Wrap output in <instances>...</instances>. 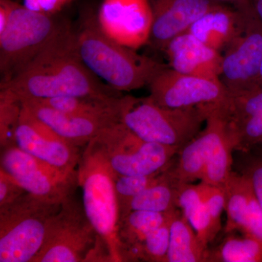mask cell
Wrapping results in <instances>:
<instances>
[{"label": "cell", "mask_w": 262, "mask_h": 262, "mask_svg": "<svg viewBox=\"0 0 262 262\" xmlns=\"http://www.w3.org/2000/svg\"><path fill=\"white\" fill-rule=\"evenodd\" d=\"M208 247L180 210L172 213L168 262H206Z\"/></svg>", "instance_id": "obj_21"}, {"label": "cell", "mask_w": 262, "mask_h": 262, "mask_svg": "<svg viewBox=\"0 0 262 262\" xmlns=\"http://www.w3.org/2000/svg\"><path fill=\"white\" fill-rule=\"evenodd\" d=\"M234 151L248 153L262 146V114L232 125Z\"/></svg>", "instance_id": "obj_29"}, {"label": "cell", "mask_w": 262, "mask_h": 262, "mask_svg": "<svg viewBox=\"0 0 262 262\" xmlns=\"http://www.w3.org/2000/svg\"><path fill=\"white\" fill-rule=\"evenodd\" d=\"M258 83L260 87H262V61L261 67H260L259 75H258Z\"/></svg>", "instance_id": "obj_36"}, {"label": "cell", "mask_w": 262, "mask_h": 262, "mask_svg": "<svg viewBox=\"0 0 262 262\" xmlns=\"http://www.w3.org/2000/svg\"><path fill=\"white\" fill-rule=\"evenodd\" d=\"M78 24L76 37L81 59L94 75L117 91L129 92L148 86L167 67L110 39L100 28L97 12L92 8L82 10Z\"/></svg>", "instance_id": "obj_2"}, {"label": "cell", "mask_w": 262, "mask_h": 262, "mask_svg": "<svg viewBox=\"0 0 262 262\" xmlns=\"http://www.w3.org/2000/svg\"><path fill=\"white\" fill-rule=\"evenodd\" d=\"M26 192L13 177L0 168V207L13 203Z\"/></svg>", "instance_id": "obj_32"}, {"label": "cell", "mask_w": 262, "mask_h": 262, "mask_svg": "<svg viewBox=\"0 0 262 262\" xmlns=\"http://www.w3.org/2000/svg\"><path fill=\"white\" fill-rule=\"evenodd\" d=\"M247 14L242 7L217 3L200 17L187 32L215 51H225L244 31Z\"/></svg>", "instance_id": "obj_19"}, {"label": "cell", "mask_w": 262, "mask_h": 262, "mask_svg": "<svg viewBox=\"0 0 262 262\" xmlns=\"http://www.w3.org/2000/svg\"><path fill=\"white\" fill-rule=\"evenodd\" d=\"M241 173L251 182L253 192L262 209V158H248Z\"/></svg>", "instance_id": "obj_31"}, {"label": "cell", "mask_w": 262, "mask_h": 262, "mask_svg": "<svg viewBox=\"0 0 262 262\" xmlns=\"http://www.w3.org/2000/svg\"><path fill=\"white\" fill-rule=\"evenodd\" d=\"M260 157H261V158H262V155H261V156H260Z\"/></svg>", "instance_id": "obj_37"}, {"label": "cell", "mask_w": 262, "mask_h": 262, "mask_svg": "<svg viewBox=\"0 0 262 262\" xmlns=\"http://www.w3.org/2000/svg\"><path fill=\"white\" fill-rule=\"evenodd\" d=\"M168 168L158 182L119 208V220L133 211L169 213L178 209L177 194L180 184L172 178Z\"/></svg>", "instance_id": "obj_20"}, {"label": "cell", "mask_w": 262, "mask_h": 262, "mask_svg": "<svg viewBox=\"0 0 262 262\" xmlns=\"http://www.w3.org/2000/svg\"><path fill=\"white\" fill-rule=\"evenodd\" d=\"M15 142L20 149L55 168L77 171L82 155L80 148L57 135L24 106Z\"/></svg>", "instance_id": "obj_13"}, {"label": "cell", "mask_w": 262, "mask_h": 262, "mask_svg": "<svg viewBox=\"0 0 262 262\" xmlns=\"http://www.w3.org/2000/svg\"><path fill=\"white\" fill-rule=\"evenodd\" d=\"M26 192L41 199L61 203L73 195L79 184L77 171L55 168L16 145L1 150V168Z\"/></svg>", "instance_id": "obj_9"}, {"label": "cell", "mask_w": 262, "mask_h": 262, "mask_svg": "<svg viewBox=\"0 0 262 262\" xmlns=\"http://www.w3.org/2000/svg\"><path fill=\"white\" fill-rule=\"evenodd\" d=\"M72 0H24L29 9L48 15H56Z\"/></svg>", "instance_id": "obj_33"}, {"label": "cell", "mask_w": 262, "mask_h": 262, "mask_svg": "<svg viewBox=\"0 0 262 262\" xmlns=\"http://www.w3.org/2000/svg\"><path fill=\"white\" fill-rule=\"evenodd\" d=\"M23 103L8 89H0V144L1 149L15 145V136Z\"/></svg>", "instance_id": "obj_27"}, {"label": "cell", "mask_w": 262, "mask_h": 262, "mask_svg": "<svg viewBox=\"0 0 262 262\" xmlns=\"http://www.w3.org/2000/svg\"><path fill=\"white\" fill-rule=\"evenodd\" d=\"M210 105L198 107H164L149 96H122L119 121L143 140L180 151L206 123Z\"/></svg>", "instance_id": "obj_3"}, {"label": "cell", "mask_w": 262, "mask_h": 262, "mask_svg": "<svg viewBox=\"0 0 262 262\" xmlns=\"http://www.w3.org/2000/svg\"><path fill=\"white\" fill-rule=\"evenodd\" d=\"M170 213L133 211L120 219L117 237L120 245L121 258L125 250L140 245L150 233L166 222Z\"/></svg>", "instance_id": "obj_23"}, {"label": "cell", "mask_w": 262, "mask_h": 262, "mask_svg": "<svg viewBox=\"0 0 262 262\" xmlns=\"http://www.w3.org/2000/svg\"><path fill=\"white\" fill-rule=\"evenodd\" d=\"M256 20L262 25V0H250L243 3Z\"/></svg>", "instance_id": "obj_34"}, {"label": "cell", "mask_w": 262, "mask_h": 262, "mask_svg": "<svg viewBox=\"0 0 262 262\" xmlns=\"http://www.w3.org/2000/svg\"><path fill=\"white\" fill-rule=\"evenodd\" d=\"M117 175L160 173L171 165L178 150L143 140L120 122L103 128L91 141Z\"/></svg>", "instance_id": "obj_8"}, {"label": "cell", "mask_w": 262, "mask_h": 262, "mask_svg": "<svg viewBox=\"0 0 262 262\" xmlns=\"http://www.w3.org/2000/svg\"><path fill=\"white\" fill-rule=\"evenodd\" d=\"M20 100L75 96L110 98L122 93L98 78L84 64L77 47L76 29L63 19L42 51L20 73L1 82Z\"/></svg>", "instance_id": "obj_1"}, {"label": "cell", "mask_w": 262, "mask_h": 262, "mask_svg": "<svg viewBox=\"0 0 262 262\" xmlns=\"http://www.w3.org/2000/svg\"><path fill=\"white\" fill-rule=\"evenodd\" d=\"M20 101L29 113L44 122L57 135L77 147H84L103 128L120 122L114 119L80 116L62 113L31 98Z\"/></svg>", "instance_id": "obj_18"}, {"label": "cell", "mask_w": 262, "mask_h": 262, "mask_svg": "<svg viewBox=\"0 0 262 262\" xmlns=\"http://www.w3.org/2000/svg\"><path fill=\"white\" fill-rule=\"evenodd\" d=\"M224 189L227 212L225 233L241 232L262 239V209L247 177L232 172Z\"/></svg>", "instance_id": "obj_16"}, {"label": "cell", "mask_w": 262, "mask_h": 262, "mask_svg": "<svg viewBox=\"0 0 262 262\" xmlns=\"http://www.w3.org/2000/svg\"><path fill=\"white\" fill-rule=\"evenodd\" d=\"M121 96L102 98L67 96L34 100L62 113L80 116L114 119L119 121V103Z\"/></svg>", "instance_id": "obj_22"}, {"label": "cell", "mask_w": 262, "mask_h": 262, "mask_svg": "<svg viewBox=\"0 0 262 262\" xmlns=\"http://www.w3.org/2000/svg\"><path fill=\"white\" fill-rule=\"evenodd\" d=\"M233 151V129L230 122L228 130L222 136L207 161L201 182L224 189L233 172L232 170Z\"/></svg>", "instance_id": "obj_25"}, {"label": "cell", "mask_w": 262, "mask_h": 262, "mask_svg": "<svg viewBox=\"0 0 262 262\" xmlns=\"http://www.w3.org/2000/svg\"><path fill=\"white\" fill-rule=\"evenodd\" d=\"M153 15L149 42L164 51L168 42L218 3L211 0H148Z\"/></svg>", "instance_id": "obj_15"}, {"label": "cell", "mask_w": 262, "mask_h": 262, "mask_svg": "<svg viewBox=\"0 0 262 262\" xmlns=\"http://www.w3.org/2000/svg\"><path fill=\"white\" fill-rule=\"evenodd\" d=\"M61 204L26 192L0 207V262H32L42 247L48 222Z\"/></svg>", "instance_id": "obj_6"}, {"label": "cell", "mask_w": 262, "mask_h": 262, "mask_svg": "<svg viewBox=\"0 0 262 262\" xmlns=\"http://www.w3.org/2000/svg\"><path fill=\"white\" fill-rule=\"evenodd\" d=\"M149 97L164 107L184 108L220 104L227 91L220 79L181 73L165 67L148 84Z\"/></svg>", "instance_id": "obj_10"}, {"label": "cell", "mask_w": 262, "mask_h": 262, "mask_svg": "<svg viewBox=\"0 0 262 262\" xmlns=\"http://www.w3.org/2000/svg\"><path fill=\"white\" fill-rule=\"evenodd\" d=\"M110 261L82 203L73 195L50 219L42 247L32 262Z\"/></svg>", "instance_id": "obj_5"}, {"label": "cell", "mask_w": 262, "mask_h": 262, "mask_svg": "<svg viewBox=\"0 0 262 262\" xmlns=\"http://www.w3.org/2000/svg\"><path fill=\"white\" fill-rule=\"evenodd\" d=\"M214 248H208L206 262H262V239L228 234Z\"/></svg>", "instance_id": "obj_24"}, {"label": "cell", "mask_w": 262, "mask_h": 262, "mask_svg": "<svg viewBox=\"0 0 262 262\" xmlns=\"http://www.w3.org/2000/svg\"><path fill=\"white\" fill-rule=\"evenodd\" d=\"M164 51L168 58L169 67L177 72L206 78L220 79L222 53L208 47L191 33L183 32L174 37Z\"/></svg>", "instance_id": "obj_17"}, {"label": "cell", "mask_w": 262, "mask_h": 262, "mask_svg": "<svg viewBox=\"0 0 262 262\" xmlns=\"http://www.w3.org/2000/svg\"><path fill=\"white\" fill-rule=\"evenodd\" d=\"M173 213H170L168 220L161 227L150 233L146 239L139 245L141 261L168 262L170 223Z\"/></svg>", "instance_id": "obj_28"}, {"label": "cell", "mask_w": 262, "mask_h": 262, "mask_svg": "<svg viewBox=\"0 0 262 262\" xmlns=\"http://www.w3.org/2000/svg\"><path fill=\"white\" fill-rule=\"evenodd\" d=\"M222 108L232 125L262 114V87L227 92Z\"/></svg>", "instance_id": "obj_26"}, {"label": "cell", "mask_w": 262, "mask_h": 262, "mask_svg": "<svg viewBox=\"0 0 262 262\" xmlns=\"http://www.w3.org/2000/svg\"><path fill=\"white\" fill-rule=\"evenodd\" d=\"M61 19L13 1L7 27L0 33L1 82L13 78L34 59L56 32Z\"/></svg>", "instance_id": "obj_7"}, {"label": "cell", "mask_w": 262, "mask_h": 262, "mask_svg": "<svg viewBox=\"0 0 262 262\" xmlns=\"http://www.w3.org/2000/svg\"><path fill=\"white\" fill-rule=\"evenodd\" d=\"M230 127L222 103L210 106L206 126L176 155L168 171L178 184L201 180L203 170L215 146Z\"/></svg>", "instance_id": "obj_14"}, {"label": "cell", "mask_w": 262, "mask_h": 262, "mask_svg": "<svg viewBox=\"0 0 262 262\" xmlns=\"http://www.w3.org/2000/svg\"><path fill=\"white\" fill-rule=\"evenodd\" d=\"M247 14V23L241 34L222 55L220 80L227 92L257 87L262 61V25L241 5Z\"/></svg>", "instance_id": "obj_11"}, {"label": "cell", "mask_w": 262, "mask_h": 262, "mask_svg": "<svg viewBox=\"0 0 262 262\" xmlns=\"http://www.w3.org/2000/svg\"><path fill=\"white\" fill-rule=\"evenodd\" d=\"M211 1L215 2V3H222V4L237 5L247 3L250 0H211Z\"/></svg>", "instance_id": "obj_35"}, {"label": "cell", "mask_w": 262, "mask_h": 262, "mask_svg": "<svg viewBox=\"0 0 262 262\" xmlns=\"http://www.w3.org/2000/svg\"><path fill=\"white\" fill-rule=\"evenodd\" d=\"M164 171L146 176L116 175L115 187L119 208L158 182Z\"/></svg>", "instance_id": "obj_30"}, {"label": "cell", "mask_w": 262, "mask_h": 262, "mask_svg": "<svg viewBox=\"0 0 262 262\" xmlns=\"http://www.w3.org/2000/svg\"><path fill=\"white\" fill-rule=\"evenodd\" d=\"M117 174L108 166L92 142L84 146L78 165L84 212L99 236L110 261H122L117 237L118 202L115 192Z\"/></svg>", "instance_id": "obj_4"}, {"label": "cell", "mask_w": 262, "mask_h": 262, "mask_svg": "<svg viewBox=\"0 0 262 262\" xmlns=\"http://www.w3.org/2000/svg\"><path fill=\"white\" fill-rule=\"evenodd\" d=\"M98 25L110 39L137 50L149 42L153 15L148 0H103Z\"/></svg>", "instance_id": "obj_12"}]
</instances>
